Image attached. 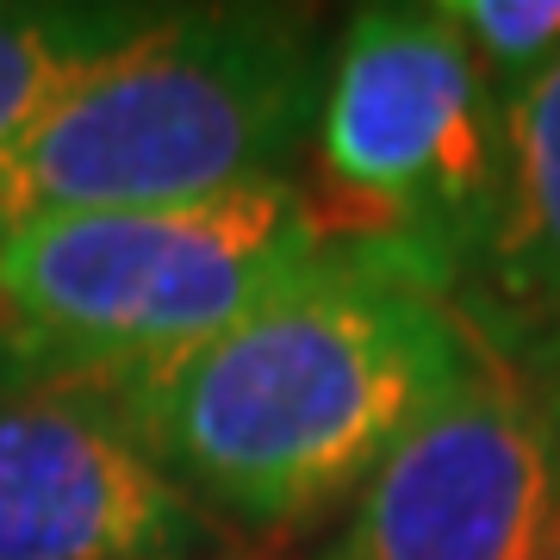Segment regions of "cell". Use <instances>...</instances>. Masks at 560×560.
<instances>
[{"mask_svg":"<svg viewBox=\"0 0 560 560\" xmlns=\"http://www.w3.org/2000/svg\"><path fill=\"white\" fill-rule=\"evenodd\" d=\"M312 219L455 305L504 200V106L442 7H355L324 62Z\"/></svg>","mask_w":560,"mask_h":560,"instance_id":"4","label":"cell"},{"mask_svg":"<svg viewBox=\"0 0 560 560\" xmlns=\"http://www.w3.org/2000/svg\"><path fill=\"white\" fill-rule=\"evenodd\" d=\"M219 523L101 405L0 393V560H206Z\"/></svg>","mask_w":560,"mask_h":560,"instance_id":"6","label":"cell"},{"mask_svg":"<svg viewBox=\"0 0 560 560\" xmlns=\"http://www.w3.org/2000/svg\"><path fill=\"white\" fill-rule=\"evenodd\" d=\"M442 20L467 38L499 106L560 62V0H448Z\"/></svg>","mask_w":560,"mask_h":560,"instance_id":"9","label":"cell"},{"mask_svg":"<svg viewBox=\"0 0 560 560\" xmlns=\"http://www.w3.org/2000/svg\"><path fill=\"white\" fill-rule=\"evenodd\" d=\"M455 312L504 374L560 337V62L504 106V200Z\"/></svg>","mask_w":560,"mask_h":560,"instance_id":"7","label":"cell"},{"mask_svg":"<svg viewBox=\"0 0 560 560\" xmlns=\"http://www.w3.org/2000/svg\"><path fill=\"white\" fill-rule=\"evenodd\" d=\"M156 13L162 7L131 0H0V143Z\"/></svg>","mask_w":560,"mask_h":560,"instance_id":"8","label":"cell"},{"mask_svg":"<svg viewBox=\"0 0 560 560\" xmlns=\"http://www.w3.org/2000/svg\"><path fill=\"white\" fill-rule=\"evenodd\" d=\"M517 381L529 386V393H536V405L548 411V423H555V436H560V337L548 342V349H541V355L529 361V368H523Z\"/></svg>","mask_w":560,"mask_h":560,"instance_id":"10","label":"cell"},{"mask_svg":"<svg viewBox=\"0 0 560 560\" xmlns=\"http://www.w3.org/2000/svg\"><path fill=\"white\" fill-rule=\"evenodd\" d=\"M324 62L318 13L300 7H162L0 143V212L20 231L293 180Z\"/></svg>","mask_w":560,"mask_h":560,"instance_id":"2","label":"cell"},{"mask_svg":"<svg viewBox=\"0 0 560 560\" xmlns=\"http://www.w3.org/2000/svg\"><path fill=\"white\" fill-rule=\"evenodd\" d=\"M560 436L517 374H486L386 460L312 560H548Z\"/></svg>","mask_w":560,"mask_h":560,"instance_id":"5","label":"cell"},{"mask_svg":"<svg viewBox=\"0 0 560 560\" xmlns=\"http://www.w3.org/2000/svg\"><path fill=\"white\" fill-rule=\"evenodd\" d=\"M7 237H13V224L0 212V256H7ZM0 337H7V287H0Z\"/></svg>","mask_w":560,"mask_h":560,"instance_id":"11","label":"cell"},{"mask_svg":"<svg viewBox=\"0 0 560 560\" xmlns=\"http://www.w3.org/2000/svg\"><path fill=\"white\" fill-rule=\"evenodd\" d=\"M499 361L436 287L330 256L219 337L81 386L206 517L305 536Z\"/></svg>","mask_w":560,"mask_h":560,"instance_id":"1","label":"cell"},{"mask_svg":"<svg viewBox=\"0 0 560 560\" xmlns=\"http://www.w3.org/2000/svg\"><path fill=\"white\" fill-rule=\"evenodd\" d=\"M330 256L337 249L312 219L305 180L32 219L0 256V393H81L125 368L180 355L300 287Z\"/></svg>","mask_w":560,"mask_h":560,"instance_id":"3","label":"cell"},{"mask_svg":"<svg viewBox=\"0 0 560 560\" xmlns=\"http://www.w3.org/2000/svg\"><path fill=\"white\" fill-rule=\"evenodd\" d=\"M548 560H560V548H555V555H548Z\"/></svg>","mask_w":560,"mask_h":560,"instance_id":"12","label":"cell"}]
</instances>
